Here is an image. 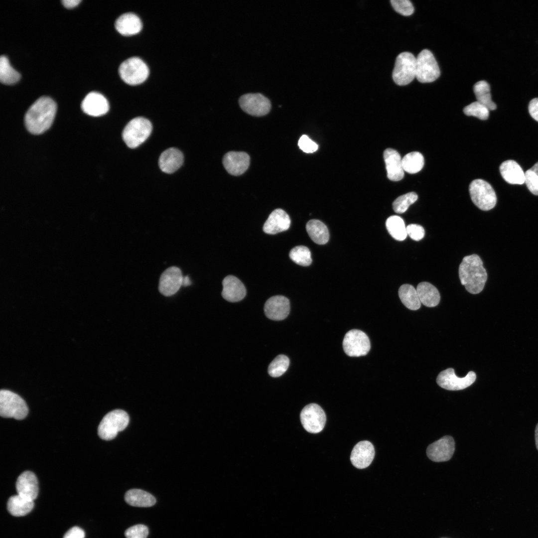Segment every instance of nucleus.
Returning <instances> with one entry per match:
<instances>
[{
  "mask_svg": "<svg viewBox=\"0 0 538 538\" xmlns=\"http://www.w3.org/2000/svg\"><path fill=\"white\" fill-rule=\"evenodd\" d=\"M56 104L51 98L42 96L29 107L24 117L27 130L34 134H41L51 126L56 112Z\"/></svg>",
  "mask_w": 538,
  "mask_h": 538,
  "instance_id": "obj_1",
  "label": "nucleus"
},
{
  "mask_svg": "<svg viewBox=\"0 0 538 538\" xmlns=\"http://www.w3.org/2000/svg\"><path fill=\"white\" fill-rule=\"evenodd\" d=\"M459 276L461 284L470 293L478 294L482 291L487 273L478 255L473 254L463 258L459 267Z\"/></svg>",
  "mask_w": 538,
  "mask_h": 538,
  "instance_id": "obj_2",
  "label": "nucleus"
},
{
  "mask_svg": "<svg viewBox=\"0 0 538 538\" xmlns=\"http://www.w3.org/2000/svg\"><path fill=\"white\" fill-rule=\"evenodd\" d=\"M152 125L146 118L139 117L131 120L125 127L122 137L130 148H136L148 137L152 131Z\"/></svg>",
  "mask_w": 538,
  "mask_h": 538,
  "instance_id": "obj_3",
  "label": "nucleus"
},
{
  "mask_svg": "<svg viewBox=\"0 0 538 538\" xmlns=\"http://www.w3.org/2000/svg\"><path fill=\"white\" fill-rule=\"evenodd\" d=\"M129 416L124 410L115 409L106 414L98 428L99 437L105 440L114 439L119 431L124 430L129 422Z\"/></svg>",
  "mask_w": 538,
  "mask_h": 538,
  "instance_id": "obj_4",
  "label": "nucleus"
},
{
  "mask_svg": "<svg viewBox=\"0 0 538 538\" xmlns=\"http://www.w3.org/2000/svg\"><path fill=\"white\" fill-rule=\"evenodd\" d=\"M28 408L25 402L17 394L7 390L0 392V415L3 417L24 419Z\"/></svg>",
  "mask_w": 538,
  "mask_h": 538,
  "instance_id": "obj_5",
  "label": "nucleus"
},
{
  "mask_svg": "<svg viewBox=\"0 0 538 538\" xmlns=\"http://www.w3.org/2000/svg\"><path fill=\"white\" fill-rule=\"evenodd\" d=\"M469 193L473 203L480 209L488 211L497 203V196L491 185L486 181L477 179L469 185Z\"/></svg>",
  "mask_w": 538,
  "mask_h": 538,
  "instance_id": "obj_6",
  "label": "nucleus"
},
{
  "mask_svg": "<svg viewBox=\"0 0 538 538\" xmlns=\"http://www.w3.org/2000/svg\"><path fill=\"white\" fill-rule=\"evenodd\" d=\"M416 57L411 53L404 52L396 58L392 77L396 84L404 86L416 76Z\"/></svg>",
  "mask_w": 538,
  "mask_h": 538,
  "instance_id": "obj_7",
  "label": "nucleus"
},
{
  "mask_svg": "<svg viewBox=\"0 0 538 538\" xmlns=\"http://www.w3.org/2000/svg\"><path fill=\"white\" fill-rule=\"evenodd\" d=\"M119 72L121 78L126 83L136 85L142 83L147 78L149 69L141 58L133 56L122 62Z\"/></svg>",
  "mask_w": 538,
  "mask_h": 538,
  "instance_id": "obj_8",
  "label": "nucleus"
},
{
  "mask_svg": "<svg viewBox=\"0 0 538 538\" xmlns=\"http://www.w3.org/2000/svg\"><path fill=\"white\" fill-rule=\"evenodd\" d=\"M416 58L415 78L419 82H432L439 77L440 71L439 66L430 51L422 50Z\"/></svg>",
  "mask_w": 538,
  "mask_h": 538,
  "instance_id": "obj_9",
  "label": "nucleus"
},
{
  "mask_svg": "<svg viewBox=\"0 0 538 538\" xmlns=\"http://www.w3.org/2000/svg\"><path fill=\"white\" fill-rule=\"evenodd\" d=\"M343 347L345 353L349 356H365L370 350V341L364 332L352 329L345 334L343 341Z\"/></svg>",
  "mask_w": 538,
  "mask_h": 538,
  "instance_id": "obj_10",
  "label": "nucleus"
},
{
  "mask_svg": "<svg viewBox=\"0 0 538 538\" xmlns=\"http://www.w3.org/2000/svg\"><path fill=\"white\" fill-rule=\"evenodd\" d=\"M301 424L304 428L311 433H317L324 427L326 416L324 411L316 404L306 405L300 414Z\"/></svg>",
  "mask_w": 538,
  "mask_h": 538,
  "instance_id": "obj_11",
  "label": "nucleus"
},
{
  "mask_svg": "<svg viewBox=\"0 0 538 538\" xmlns=\"http://www.w3.org/2000/svg\"><path fill=\"white\" fill-rule=\"evenodd\" d=\"M476 375L470 371L463 378L458 377L453 368H448L441 372L437 377L436 383L441 388L447 390H463L471 385L476 380Z\"/></svg>",
  "mask_w": 538,
  "mask_h": 538,
  "instance_id": "obj_12",
  "label": "nucleus"
},
{
  "mask_svg": "<svg viewBox=\"0 0 538 538\" xmlns=\"http://www.w3.org/2000/svg\"><path fill=\"white\" fill-rule=\"evenodd\" d=\"M239 102L244 112L254 116H265L271 109L269 100L259 93L244 94L241 96Z\"/></svg>",
  "mask_w": 538,
  "mask_h": 538,
  "instance_id": "obj_13",
  "label": "nucleus"
},
{
  "mask_svg": "<svg viewBox=\"0 0 538 538\" xmlns=\"http://www.w3.org/2000/svg\"><path fill=\"white\" fill-rule=\"evenodd\" d=\"M455 450V442L450 436H445L428 445L427 457L434 462H443L450 459Z\"/></svg>",
  "mask_w": 538,
  "mask_h": 538,
  "instance_id": "obj_14",
  "label": "nucleus"
},
{
  "mask_svg": "<svg viewBox=\"0 0 538 538\" xmlns=\"http://www.w3.org/2000/svg\"><path fill=\"white\" fill-rule=\"evenodd\" d=\"M183 277L179 268L171 267L167 269L160 277L158 286L159 292L166 296L174 294L182 285Z\"/></svg>",
  "mask_w": 538,
  "mask_h": 538,
  "instance_id": "obj_15",
  "label": "nucleus"
},
{
  "mask_svg": "<svg viewBox=\"0 0 538 538\" xmlns=\"http://www.w3.org/2000/svg\"><path fill=\"white\" fill-rule=\"evenodd\" d=\"M250 163V156L242 151H229L223 158V164L230 174L235 176L243 174Z\"/></svg>",
  "mask_w": 538,
  "mask_h": 538,
  "instance_id": "obj_16",
  "label": "nucleus"
},
{
  "mask_svg": "<svg viewBox=\"0 0 538 538\" xmlns=\"http://www.w3.org/2000/svg\"><path fill=\"white\" fill-rule=\"evenodd\" d=\"M264 311L266 316L270 319L283 320L289 313V300L282 295L272 296L266 302Z\"/></svg>",
  "mask_w": 538,
  "mask_h": 538,
  "instance_id": "obj_17",
  "label": "nucleus"
},
{
  "mask_svg": "<svg viewBox=\"0 0 538 538\" xmlns=\"http://www.w3.org/2000/svg\"><path fill=\"white\" fill-rule=\"evenodd\" d=\"M81 108L86 114L92 116H100L109 110L107 99L102 94L97 92L89 93L81 103Z\"/></svg>",
  "mask_w": 538,
  "mask_h": 538,
  "instance_id": "obj_18",
  "label": "nucleus"
},
{
  "mask_svg": "<svg viewBox=\"0 0 538 538\" xmlns=\"http://www.w3.org/2000/svg\"><path fill=\"white\" fill-rule=\"evenodd\" d=\"M374 456L373 445L368 441H362L357 443L353 448L350 460L355 467L364 469L371 464Z\"/></svg>",
  "mask_w": 538,
  "mask_h": 538,
  "instance_id": "obj_19",
  "label": "nucleus"
},
{
  "mask_svg": "<svg viewBox=\"0 0 538 538\" xmlns=\"http://www.w3.org/2000/svg\"><path fill=\"white\" fill-rule=\"evenodd\" d=\"M17 494L28 500L33 501L38 494V484L35 474L29 471L22 472L17 478L16 482Z\"/></svg>",
  "mask_w": 538,
  "mask_h": 538,
  "instance_id": "obj_20",
  "label": "nucleus"
},
{
  "mask_svg": "<svg viewBox=\"0 0 538 538\" xmlns=\"http://www.w3.org/2000/svg\"><path fill=\"white\" fill-rule=\"evenodd\" d=\"M383 155L388 178L394 181L402 179L404 176V170L402 159L399 153L395 149L388 148L385 150Z\"/></svg>",
  "mask_w": 538,
  "mask_h": 538,
  "instance_id": "obj_21",
  "label": "nucleus"
},
{
  "mask_svg": "<svg viewBox=\"0 0 538 538\" xmlns=\"http://www.w3.org/2000/svg\"><path fill=\"white\" fill-rule=\"evenodd\" d=\"M288 215L281 209H276L269 215L263 226V231L268 234H275L287 230L290 225Z\"/></svg>",
  "mask_w": 538,
  "mask_h": 538,
  "instance_id": "obj_22",
  "label": "nucleus"
},
{
  "mask_svg": "<svg viewBox=\"0 0 538 538\" xmlns=\"http://www.w3.org/2000/svg\"><path fill=\"white\" fill-rule=\"evenodd\" d=\"M222 297L230 302H237L243 299L246 294V289L239 279L233 275L225 277L223 281Z\"/></svg>",
  "mask_w": 538,
  "mask_h": 538,
  "instance_id": "obj_23",
  "label": "nucleus"
},
{
  "mask_svg": "<svg viewBox=\"0 0 538 538\" xmlns=\"http://www.w3.org/2000/svg\"><path fill=\"white\" fill-rule=\"evenodd\" d=\"M184 156L177 148H169L161 154L159 158V166L166 173H172L178 170L182 165Z\"/></svg>",
  "mask_w": 538,
  "mask_h": 538,
  "instance_id": "obj_24",
  "label": "nucleus"
},
{
  "mask_svg": "<svg viewBox=\"0 0 538 538\" xmlns=\"http://www.w3.org/2000/svg\"><path fill=\"white\" fill-rule=\"evenodd\" d=\"M116 29L122 34L132 35L140 31L142 22L137 15L132 12L119 16L115 21Z\"/></svg>",
  "mask_w": 538,
  "mask_h": 538,
  "instance_id": "obj_25",
  "label": "nucleus"
},
{
  "mask_svg": "<svg viewBox=\"0 0 538 538\" xmlns=\"http://www.w3.org/2000/svg\"><path fill=\"white\" fill-rule=\"evenodd\" d=\"M499 169L502 177L508 183L521 185L525 183V173L516 161L506 160L502 163Z\"/></svg>",
  "mask_w": 538,
  "mask_h": 538,
  "instance_id": "obj_26",
  "label": "nucleus"
},
{
  "mask_svg": "<svg viewBox=\"0 0 538 538\" xmlns=\"http://www.w3.org/2000/svg\"><path fill=\"white\" fill-rule=\"evenodd\" d=\"M125 500L129 505L137 507H149L156 503V499L153 495L138 489L128 490L125 494Z\"/></svg>",
  "mask_w": 538,
  "mask_h": 538,
  "instance_id": "obj_27",
  "label": "nucleus"
},
{
  "mask_svg": "<svg viewBox=\"0 0 538 538\" xmlns=\"http://www.w3.org/2000/svg\"><path fill=\"white\" fill-rule=\"evenodd\" d=\"M416 289L421 303L424 305L432 307L439 304L440 293L438 289L430 283L421 282L417 285Z\"/></svg>",
  "mask_w": 538,
  "mask_h": 538,
  "instance_id": "obj_28",
  "label": "nucleus"
},
{
  "mask_svg": "<svg viewBox=\"0 0 538 538\" xmlns=\"http://www.w3.org/2000/svg\"><path fill=\"white\" fill-rule=\"evenodd\" d=\"M33 507V501L26 499L18 494L10 497L7 503L8 512L15 517H21L28 514Z\"/></svg>",
  "mask_w": 538,
  "mask_h": 538,
  "instance_id": "obj_29",
  "label": "nucleus"
},
{
  "mask_svg": "<svg viewBox=\"0 0 538 538\" xmlns=\"http://www.w3.org/2000/svg\"><path fill=\"white\" fill-rule=\"evenodd\" d=\"M306 229L311 239L319 245L327 243L329 239V233L326 226L318 220L313 219L309 221L306 225Z\"/></svg>",
  "mask_w": 538,
  "mask_h": 538,
  "instance_id": "obj_30",
  "label": "nucleus"
},
{
  "mask_svg": "<svg viewBox=\"0 0 538 538\" xmlns=\"http://www.w3.org/2000/svg\"><path fill=\"white\" fill-rule=\"evenodd\" d=\"M399 296L404 305L409 309L416 310L421 306L416 289L411 285L404 284L399 289Z\"/></svg>",
  "mask_w": 538,
  "mask_h": 538,
  "instance_id": "obj_31",
  "label": "nucleus"
},
{
  "mask_svg": "<svg viewBox=\"0 0 538 538\" xmlns=\"http://www.w3.org/2000/svg\"><path fill=\"white\" fill-rule=\"evenodd\" d=\"M477 101L485 106L489 110H495L497 106L491 99L490 87L485 81L482 80L476 83L473 87Z\"/></svg>",
  "mask_w": 538,
  "mask_h": 538,
  "instance_id": "obj_32",
  "label": "nucleus"
},
{
  "mask_svg": "<svg viewBox=\"0 0 538 538\" xmlns=\"http://www.w3.org/2000/svg\"><path fill=\"white\" fill-rule=\"evenodd\" d=\"M386 226L389 234L395 240L402 241L406 238V227L401 217L397 215L389 217L387 219Z\"/></svg>",
  "mask_w": 538,
  "mask_h": 538,
  "instance_id": "obj_33",
  "label": "nucleus"
},
{
  "mask_svg": "<svg viewBox=\"0 0 538 538\" xmlns=\"http://www.w3.org/2000/svg\"><path fill=\"white\" fill-rule=\"evenodd\" d=\"M424 158L419 152L413 151L405 155L402 158L404 171L414 174L420 171L424 165Z\"/></svg>",
  "mask_w": 538,
  "mask_h": 538,
  "instance_id": "obj_34",
  "label": "nucleus"
},
{
  "mask_svg": "<svg viewBox=\"0 0 538 538\" xmlns=\"http://www.w3.org/2000/svg\"><path fill=\"white\" fill-rule=\"evenodd\" d=\"M20 77V74L10 64L5 55L0 57V81L2 83L12 84L17 82Z\"/></svg>",
  "mask_w": 538,
  "mask_h": 538,
  "instance_id": "obj_35",
  "label": "nucleus"
},
{
  "mask_svg": "<svg viewBox=\"0 0 538 538\" xmlns=\"http://www.w3.org/2000/svg\"><path fill=\"white\" fill-rule=\"evenodd\" d=\"M289 255L293 262L300 266H308L312 263L310 251L305 246L294 247L290 251Z\"/></svg>",
  "mask_w": 538,
  "mask_h": 538,
  "instance_id": "obj_36",
  "label": "nucleus"
},
{
  "mask_svg": "<svg viewBox=\"0 0 538 538\" xmlns=\"http://www.w3.org/2000/svg\"><path fill=\"white\" fill-rule=\"evenodd\" d=\"M289 365V360L287 356L278 355L269 364L268 373L272 377H278L286 372Z\"/></svg>",
  "mask_w": 538,
  "mask_h": 538,
  "instance_id": "obj_37",
  "label": "nucleus"
},
{
  "mask_svg": "<svg viewBox=\"0 0 538 538\" xmlns=\"http://www.w3.org/2000/svg\"><path fill=\"white\" fill-rule=\"evenodd\" d=\"M417 195L414 192L402 195L393 202V209L397 213H403L407 210L410 205L417 200Z\"/></svg>",
  "mask_w": 538,
  "mask_h": 538,
  "instance_id": "obj_38",
  "label": "nucleus"
},
{
  "mask_svg": "<svg viewBox=\"0 0 538 538\" xmlns=\"http://www.w3.org/2000/svg\"><path fill=\"white\" fill-rule=\"evenodd\" d=\"M489 111L485 106L477 101L471 103L463 109V112L466 115L475 117L482 120L488 118Z\"/></svg>",
  "mask_w": 538,
  "mask_h": 538,
  "instance_id": "obj_39",
  "label": "nucleus"
},
{
  "mask_svg": "<svg viewBox=\"0 0 538 538\" xmlns=\"http://www.w3.org/2000/svg\"><path fill=\"white\" fill-rule=\"evenodd\" d=\"M525 183L533 194L538 195V162L525 173Z\"/></svg>",
  "mask_w": 538,
  "mask_h": 538,
  "instance_id": "obj_40",
  "label": "nucleus"
},
{
  "mask_svg": "<svg viewBox=\"0 0 538 538\" xmlns=\"http://www.w3.org/2000/svg\"><path fill=\"white\" fill-rule=\"evenodd\" d=\"M395 10L404 16H409L414 12V7L408 0H391Z\"/></svg>",
  "mask_w": 538,
  "mask_h": 538,
  "instance_id": "obj_41",
  "label": "nucleus"
},
{
  "mask_svg": "<svg viewBox=\"0 0 538 538\" xmlns=\"http://www.w3.org/2000/svg\"><path fill=\"white\" fill-rule=\"evenodd\" d=\"M148 534L147 527L142 524L132 526L127 529L125 532L126 538H146Z\"/></svg>",
  "mask_w": 538,
  "mask_h": 538,
  "instance_id": "obj_42",
  "label": "nucleus"
},
{
  "mask_svg": "<svg viewBox=\"0 0 538 538\" xmlns=\"http://www.w3.org/2000/svg\"><path fill=\"white\" fill-rule=\"evenodd\" d=\"M298 145L300 149L308 153L316 151L318 148V145L305 134L300 137Z\"/></svg>",
  "mask_w": 538,
  "mask_h": 538,
  "instance_id": "obj_43",
  "label": "nucleus"
},
{
  "mask_svg": "<svg viewBox=\"0 0 538 538\" xmlns=\"http://www.w3.org/2000/svg\"><path fill=\"white\" fill-rule=\"evenodd\" d=\"M407 235L412 240L418 241L424 236L425 231L423 228L418 224H411L406 227Z\"/></svg>",
  "mask_w": 538,
  "mask_h": 538,
  "instance_id": "obj_44",
  "label": "nucleus"
},
{
  "mask_svg": "<svg viewBox=\"0 0 538 538\" xmlns=\"http://www.w3.org/2000/svg\"><path fill=\"white\" fill-rule=\"evenodd\" d=\"M84 531L79 527H74L69 530L63 538H84Z\"/></svg>",
  "mask_w": 538,
  "mask_h": 538,
  "instance_id": "obj_45",
  "label": "nucleus"
},
{
  "mask_svg": "<svg viewBox=\"0 0 538 538\" xmlns=\"http://www.w3.org/2000/svg\"><path fill=\"white\" fill-rule=\"evenodd\" d=\"M528 109L531 117L538 122V98H534L530 101Z\"/></svg>",
  "mask_w": 538,
  "mask_h": 538,
  "instance_id": "obj_46",
  "label": "nucleus"
},
{
  "mask_svg": "<svg viewBox=\"0 0 538 538\" xmlns=\"http://www.w3.org/2000/svg\"><path fill=\"white\" fill-rule=\"evenodd\" d=\"M81 0H62L61 2L66 7L70 8L73 7L77 5Z\"/></svg>",
  "mask_w": 538,
  "mask_h": 538,
  "instance_id": "obj_47",
  "label": "nucleus"
},
{
  "mask_svg": "<svg viewBox=\"0 0 538 538\" xmlns=\"http://www.w3.org/2000/svg\"><path fill=\"white\" fill-rule=\"evenodd\" d=\"M191 284V281L190 280L188 276L186 275L183 277L182 279V286H187Z\"/></svg>",
  "mask_w": 538,
  "mask_h": 538,
  "instance_id": "obj_48",
  "label": "nucleus"
},
{
  "mask_svg": "<svg viewBox=\"0 0 538 538\" xmlns=\"http://www.w3.org/2000/svg\"><path fill=\"white\" fill-rule=\"evenodd\" d=\"M535 441L536 447L538 450V423H537L535 429Z\"/></svg>",
  "mask_w": 538,
  "mask_h": 538,
  "instance_id": "obj_49",
  "label": "nucleus"
}]
</instances>
